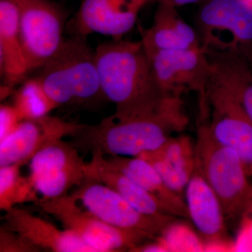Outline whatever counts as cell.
Masks as SVG:
<instances>
[{
  "label": "cell",
  "mask_w": 252,
  "mask_h": 252,
  "mask_svg": "<svg viewBox=\"0 0 252 252\" xmlns=\"http://www.w3.org/2000/svg\"><path fill=\"white\" fill-rule=\"evenodd\" d=\"M94 57L102 94L115 104L118 117L161 112L182 96L158 85L141 41L104 43L94 50Z\"/></svg>",
  "instance_id": "cell-1"
},
{
  "label": "cell",
  "mask_w": 252,
  "mask_h": 252,
  "mask_svg": "<svg viewBox=\"0 0 252 252\" xmlns=\"http://www.w3.org/2000/svg\"><path fill=\"white\" fill-rule=\"evenodd\" d=\"M189 122L185 106L130 117L114 114L96 125L80 124L71 135L72 144L91 154L138 157L160 148L170 137L183 132Z\"/></svg>",
  "instance_id": "cell-2"
},
{
  "label": "cell",
  "mask_w": 252,
  "mask_h": 252,
  "mask_svg": "<svg viewBox=\"0 0 252 252\" xmlns=\"http://www.w3.org/2000/svg\"><path fill=\"white\" fill-rule=\"evenodd\" d=\"M86 36L72 35L39 68L36 78L58 107L89 105L104 98L96 66L94 51Z\"/></svg>",
  "instance_id": "cell-3"
},
{
  "label": "cell",
  "mask_w": 252,
  "mask_h": 252,
  "mask_svg": "<svg viewBox=\"0 0 252 252\" xmlns=\"http://www.w3.org/2000/svg\"><path fill=\"white\" fill-rule=\"evenodd\" d=\"M195 147L196 167L218 197L225 220H243L252 202V184L238 155L217 142L201 120Z\"/></svg>",
  "instance_id": "cell-4"
},
{
  "label": "cell",
  "mask_w": 252,
  "mask_h": 252,
  "mask_svg": "<svg viewBox=\"0 0 252 252\" xmlns=\"http://www.w3.org/2000/svg\"><path fill=\"white\" fill-rule=\"evenodd\" d=\"M41 210L59 220L97 252H133L141 245L154 241L147 235L119 229L94 216L71 194L49 200H37Z\"/></svg>",
  "instance_id": "cell-5"
},
{
  "label": "cell",
  "mask_w": 252,
  "mask_h": 252,
  "mask_svg": "<svg viewBox=\"0 0 252 252\" xmlns=\"http://www.w3.org/2000/svg\"><path fill=\"white\" fill-rule=\"evenodd\" d=\"M71 195L104 223L142 233L154 240L161 238L177 221L175 217L157 218L144 215L110 187L88 177Z\"/></svg>",
  "instance_id": "cell-6"
},
{
  "label": "cell",
  "mask_w": 252,
  "mask_h": 252,
  "mask_svg": "<svg viewBox=\"0 0 252 252\" xmlns=\"http://www.w3.org/2000/svg\"><path fill=\"white\" fill-rule=\"evenodd\" d=\"M65 15L52 0H19V32L28 72L37 70L60 49Z\"/></svg>",
  "instance_id": "cell-7"
},
{
  "label": "cell",
  "mask_w": 252,
  "mask_h": 252,
  "mask_svg": "<svg viewBox=\"0 0 252 252\" xmlns=\"http://www.w3.org/2000/svg\"><path fill=\"white\" fill-rule=\"evenodd\" d=\"M29 163L27 180L34 194L41 195L38 200L66 195L87 177L86 163L79 150L63 139L46 144L33 156Z\"/></svg>",
  "instance_id": "cell-8"
},
{
  "label": "cell",
  "mask_w": 252,
  "mask_h": 252,
  "mask_svg": "<svg viewBox=\"0 0 252 252\" xmlns=\"http://www.w3.org/2000/svg\"><path fill=\"white\" fill-rule=\"evenodd\" d=\"M207 52H235L252 43V7L243 0H208L198 14Z\"/></svg>",
  "instance_id": "cell-9"
},
{
  "label": "cell",
  "mask_w": 252,
  "mask_h": 252,
  "mask_svg": "<svg viewBox=\"0 0 252 252\" xmlns=\"http://www.w3.org/2000/svg\"><path fill=\"white\" fill-rule=\"evenodd\" d=\"M200 119L207 124L213 138L233 150L252 177V122L240 106L210 81Z\"/></svg>",
  "instance_id": "cell-10"
},
{
  "label": "cell",
  "mask_w": 252,
  "mask_h": 252,
  "mask_svg": "<svg viewBox=\"0 0 252 252\" xmlns=\"http://www.w3.org/2000/svg\"><path fill=\"white\" fill-rule=\"evenodd\" d=\"M147 55L160 89L180 95L193 92L198 95L199 106L205 103L212 66L208 53L203 47Z\"/></svg>",
  "instance_id": "cell-11"
},
{
  "label": "cell",
  "mask_w": 252,
  "mask_h": 252,
  "mask_svg": "<svg viewBox=\"0 0 252 252\" xmlns=\"http://www.w3.org/2000/svg\"><path fill=\"white\" fill-rule=\"evenodd\" d=\"M154 0H84L71 21L72 35L93 33L122 39L137 22L141 10Z\"/></svg>",
  "instance_id": "cell-12"
},
{
  "label": "cell",
  "mask_w": 252,
  "mask_h": 252,
  "mask_svg": "<svg viewBox=\"0 0 252 252\" xmlns=\"http://www.w3.org/2000/svg\"><path fill=\"white\" fill-rule=\"evenodd\" d=\"M79 126L49 115L22 121L14 132L0 142V167L23 166L46 144L72 135Z\"/></svg>",
  "instance_id": "cell-13"
},
{
  "label": "cell",
  "mask_w": 252,
  "mask_h": 252,
  "mask_svg": "<svg viewBox=\"0 0 252 252\" xmlns=\"http://www.w3.org/2000/svg\"><path fill=\"white\" fill-rule=\"evenodd\" d=\"M185 200L189 219L204 241L211 244L229 242L221 204L197 167L186 187Z\"/></svg>",
  "instance_id": "cell-14"
},
{
  "label": "cell",
  "mask_w": 252,
  "mask_h": 252,
  "mask_svg": "<svg viewBox=\"0 0 252 252\" xmlns=\"http://www.w3.org/2000/svg\"><path fill=\"white\" fill-rule=\"evenodd\" d=\"M3 226L28 239L41 250L56 252H97L70 230L14 207L4 212Z\"/></svg>",
  "instance_id": "cell-15"
},
{
  "label": "cell",
  "mask_w": 252,
  "mask_h": 252,
  "mask_svg": "<svg viewBox=\"0 0 252 252\" xmlns=\"http://www.w3.org/2000/svg\"><path fill=\"white\" fill-rule=\"evenodd\" d=\"M138 157L156 169L170 190L185 198L186 187L196 168L195 142L190 137L172 136L157 150Z\"/></svg>",
  "instance_id": "cell-16"
},
{
  "label": "cell",
  "mask_w": 252,
  "mask_h": 252,
  "mask_svg": "<svg viewBox=\"0 0 252 252\" xmlns=\"http://www.w3.org/2000/svg\"><path fill=\"white\" fill-rule=\"evenodd\" d=\"M152 26L140 30L147 54L203 47L198 33L181 17L175 6L158 2Z\"/></svg>",
  "instance_id": "cell-17"
},
{
  "label": "cell",
  "mask_w": 252,
  "mask_h": 252,
  "mask_svg": "<svg viewBox=\"0 0 252 252\" xmlns=\"http://www.w3.org/2000/svg\"><path fill=\"white\" fill-rule=\"evenodd\" d=\"M86 170L88 178L110 187L141 213L157 218L172 216L150 193L113 166L103 154H92Z\"/></svg>",
  "instance_id": "cell-18"
},
{
  "label": "cell",
  "mask_w": 252,
  "mask_h": 252,
  "mask_svg": "<svg viewBox=\"0 0 252 252\" xmlns=\"http://www.w3.org/2000/svg\"><path fill=\"white\" fill-rule=\"evenodd\" d=\"M0 70L13 88L28 74L19 32V0H0Z\"/></svg>",
  "instance_id": "cell-19"
},
{
  "label": "cell",
  "mask_w": 252,
  "mask_h": 252,
  "mask_svg": "<svg viewBox=\"0 0 252 252\" xmlns=\"http://www.w3.org/2000/svg\"><path fill=\"white\" fill-rule=\"evenodd\" d=\"M212 66L210 82L234 99L252 122V72L241 54L208 53Z\"/></svg>",
  "instance_id": "cell-20"
},
{
  "label": "cell",
  "mask_w": 252,
  "mask_h": 252,
  "mask_svg": "<svg viewBox=\"0 0 252 252\" xmlns=\"http://www.w3.org/2000/svg\"><path fill=\"white\" fill-rule=\"evenodd\" d=\"M106 158L113 166L157 199L169 215L177 218L189 219L185 198L168 188L158 172L148 161L140 157Z\"/></svg>",
  "instance_id": "cell-21"
},
{
  "label": "cell",
  "mask_w": 252,
  "mask_h": 252,
  "mask_svg": "<svg viewBox=\"0 0 252 252\" xmlns=\"http://www.w3.org/2000/svg\"><path fill=\"white\" fill-rule=\"evenodd\" d=\"M12 105L23 121L46 117L59 107L50 98L36 77L23 83L14 94Z\"/></svg>",
  "instance_id": "cell-22"
},
{
  "label": "cell",
  "mask_w": 252,
  "mask_h": 252,
  "mask_svg": "<svg viewBox=\"0 0 252 252\" xmlns=\"http://www.w3.org/2000/svg\"><path fill=\"white\" fill-rule=\"evenodd\" d=\"M22 165L15 164L0 167V210L6 212L17 204L34 200L35 194L28 183L27 177L21 175Z\"/></svg>",
  "instance_id": "cell-23"
},
{
  "label": "cell",
  "mask_w": 252,
  "mask_h": 252,
  "mask_svg": "<svg viewBox=\"0 0 252 252\" xmlns=\"http://www.w3.org/2000/svg\"><path fill=\"white\" fill-rule=\"evenodd\" d=\"M41 248L16 232L1 225L0 228V252H39Z\"/></svg>",
  "instance_id": "cell-24"
},
{
  "label": "cell",
  "mask_w": 252,
  "mask_h": 252,
  "mask_svg": "<svg viewBox=\"0 0 252 252\" xmlns=\"http://www.w3.org/2000/svg\"><path fill=\"white\" fill-rule=\"evenodd\" d=\"M22 119L14 106L1 104L0 107V142L14 132Z\"/></svg>",
  "instance_id": "cell-25"
},
{
  "label": "cell",
  "mask_w": 252,
  "mask_h": 252,
  "mask_svg": "<svg viewBox=\"0 0 252 252\" xmlns=\"http://www.w3.org/2000/svg\"><path fill=\"white\" fill-rule=\"evenodd\" d=\"M154 1H158V2L165 3V4L177 7V6H184V5L199 2L202 0H154Z\"/></svg>",
  "instance_id": "cell-26"
},
{
  "label": "cell",
  "mask_w": 252,
  "mask_h": 252,
  "mask_svg": "<svg viewBox=\"0 0 252 252\" xmlns=\"http://www.w3.org/2000/svg\"><path fill=\"white\" fill-rule=\"evenodd\" d=\"M243 220L249 221V227H250V230H251V233H252V202L250 208H249L248 212H247L246 215L244 217Z\"/></svg>",
  "instance_id": "cell-27"
},
{
  "label": "cell",
  "mask_w": 252,
  "mask_h": 252,
  "mask_svg": "<svg viewBox=\"0 0 252 252\" xmlns=\"http://www.w3.org/2000/svg\"><path fill=\"white\" fill-rule=\"evenodd\" d=\"M245 2L248 3L250 6H251L252 7V0H243Z\"/></svg>",
  "instance_id": "cell-28"
}]
</instances>
